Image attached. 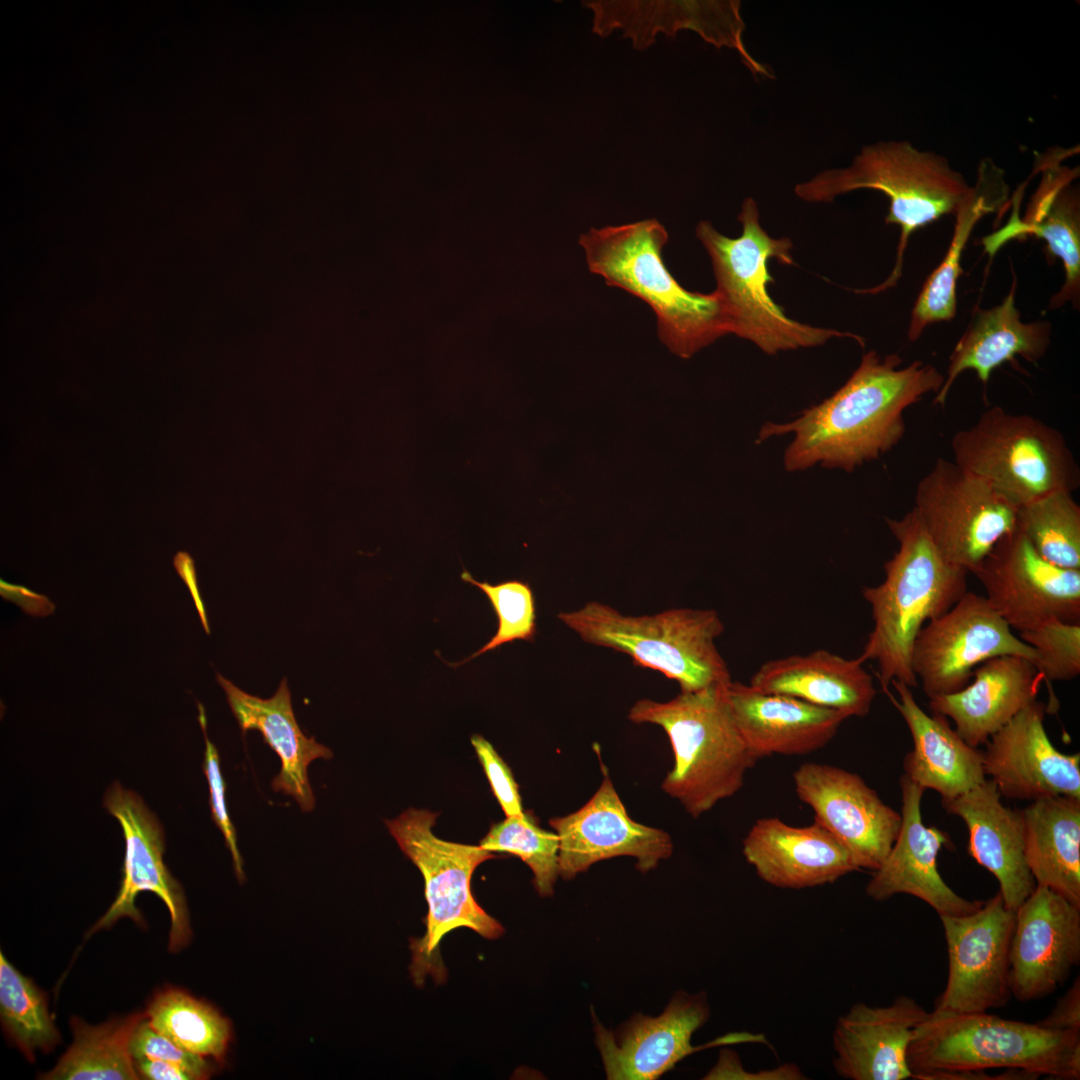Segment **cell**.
<instances>
[{
    "label": "cell",
    "mask_w": 1080,
    "mask_h": 1080,
    "mask_svg": "<svg viewBox=\"0 0 1080 1080\" xmlns=\"http://www.w3.org/2000/svg\"><path fill=\"white\" fill-rule=\"evenodd\" d=\"M897 354L881 357L871 350L830 397L804 409L787 423H765L756 444L793 434L783 455L788 472L815 465L852 472L878 459L904 436V411L929 393H937L945 380L938 369L923 361L901 367Z\"/></svg>",
    "instance_id": "1"
},
{
    "label": "cell",
    "mask_w": 1080,
    "mask_h": 1080,
    "mask_svg": "<svg viewBox=\"0 0 1080 1080\" xmlns=\"http://www.w3.org/2000/svg\"><path fill=\"white\" fill-rule=\"evenodd\" d=\"M886 524L898 550L884 564L883 582L862 589L871 606L873 629L858 656L863 662H877L884 692L893 680L917 686L911 666L915 638L927 622L943 615L967 592L968 574L939 553L914 509L900 519L886 518Z\"/></svg>",
    "instance_id": "2"
},
{
    "label": "cell",
    "mask_w": 1080,
    "mask_h": 1080,
    "mask_svg": "<svg viewBox=\"0 0 1080 1080\" xmlns=\"http://www.w3.org/2000/svg\"><path fill=\"white\" fill-rule=\"evenodd\" d=\"M912 1078L966 1079L984 1070H1022L1035 1077L1080 1078V1032L1054 1031L982 1013L928 1018L907 1049Z\"/></svg>",
    "instance_id": "3"
},
{
    "label": "cell",
    "mask_w": 1080,
    "mask_h": 1080,
    "mask_svg": "<svg viewBox=\"0 0 1080 1080\" xmlns=\"http://www.w3.org/2000/svg\"><path fill=\"white\" fill-rule=\"evenodd\" d=\"M728 685L680 692L665 702L640 699L628 713L631 722L655 724L666 732L674 765L661 787L693 818L736 794L759 760L736 723Z\"/></svg>",
    "instance_id": "4"
},
{
    "label": "cell",
    "mask_w": 1080,
    "mask_h": 1080,
    "mask_svg": "<svg viewBox=\"0 0 1080 1080\" xmlns=\"http://www.w3.org/2000/svg\"><path fill=\"white\" fill-rule=\"evenodd\" d=\"M668 241L656 219L591 228L579 238L589 271L647 303L667 348L687 359L728 334L719 296L685 289L670 273L662 252Z\"/></svg>",
    "instance_id": "5"
},
{
    "label": "cell",
    "mask_w": 1080,
    "mask_h": 1080,
    "mask_svg": "<svg viewBox=\"0 0 1080 1080\" xmlns=\"http://www.w3.org/2000/svg\"><path fill=\"white\" fill-rule=\"evenodd\" d=\"M742 233L730 238L702 220L696 227L711 259L728 334L746 339L768 355L821 346L834 338H851L864 347L857 334L816 327L788 317L771 298L768 283L774 279L768 263L776 259L793 265L792 242L787 237H771L759 223L756 201L747 197L738 215Z\"/></svg>",
    "instance_id": "6"
},
{
    "label": "cell",
    "mask_w": 1080,
    "mask_h": 1080,
    "mask_svg": "<svg viewBox=\"0 0 1080 1080\" xmlns=\"http://www.w3.org/2000/svg\"><path fill=\"white\" fill-rule=\"evenodd\" d=\"M971 186L948 159L921 151L909 141H880L863 147L847 168L829 169L797 184L795 194L807 202H831L860 189L882 192L889 199L886 224L900 228L895 264L881 284L859 293L877 294L894 287L902 275L904 253L912 233L954 214Z\"/></svg>",
    "instance_id": "7"
},
{
    "label": "cell",
    "mask_w": 1080,
    "mask_h": 1080,
    "mask_svg": "<svg viewBox=\"0 0 1080 1080\" xmlns=\"http://www.w3.org/2000/svg\"><path fill=\"white\" fill-rule=\"evenodd\" d=\"M558 618L584 642L624 653L635 665L675 680L681 692L732 681L715 644L724 624L713 609L671 608L635 616L589 601Z\"/></svg>",
    "instance_id": "8"
},
{
    "label": "cell",
    "mask_w": 1080,
    "mask_h": 1080,
    "mask_svg": "<svg viewBox=\"0 0 1080 1080\" xmlns=\"http://www.w3.org/2000/svg\"><path fill=\"white\" fill-rule=\"evenodd\" d=\"M437 816V813L411 808L395 819L385 820L390 834L420 870L425 883L426 930L410 945V971L416 983H422L427 975L436 980L444 979L439 948L443 937L454 929L469 928L489 940L504 933L501 923L476 902L471 889L477 866L495 855L480 845L436 837L432 827Z\"/></svg>",
    "instance_id": "9"
},
{
    "label": "cell",
    "mask_w": 1080,
    "mask_h": 1080,
    "mask_svg": "<svg viewBox=\"0 0 1080 1080\" xmlns=\"http://www.w3.org/2000/svg\"><path fill=\"white\" fill-rule=\"evenodd\" d=\"M951 449L958 466L987 480L1017 508L1080 486V468L1063 434L1028 414L992 406L954 434Z\"/></svg>",
    "instance_id": "10"
},
{
    "label": "cell",
    "mask_w": 1080,
    "mask_h": 1080,
    "mask_svg": "<svg viewBox=\"0 0 1080 1080\" xmlns=\"http://www.w3.org/2000/svg\"><path fill=\"white\" fill-rule=\"evenodd\" d=\"M913 509L939 553L973 574L1015 529L1017 511L987 480L944 458L919 481Z\"/></svg>",
    "instance_id": "11"
},
{
    "label": "cell",
    "mask_w": 1080,
    "mask_h": 1080,
    "mask_svg": "<svg viewBox=\"0 0 1080 1080\" xmlns=\"http://www.w3.org/2000/svg\"><path fill=\"white\" fill-rule=\"evenodd\" d=\"M1003 655L1020 656L1034 665L1037 659L1034 649L1013 634L985 596L967 591L919 631L911 666L931 699L961 690L975 667Z\"/></svg>",
    "instance_id": "12"
},
{
    "label": "cell",
    "mask_w": 1080,
    "mask_h": 1080,
    "mask_svg": "<svg viewBox=\"0 0 1080 1080\" xmlns=\"http://www.w3.org/2000/svg\"><path fill=\"white\" fill-rule=\"evenodd\" d=\"M948 953V978L933 1016L988 1012L1007 1004L1009 951L1015 911L1000 892L974 912L939 915Z\"/></svg>",
    "instance_id": "13"
},
{
    "label": "cell",
    "mask_w": 1080,
    "mask_h": 1080,
    "mask_svg": "<svg viewBox=\"0 0 1080 1080\" xmlns=\"http://www.w3.org/2000/svg\"><path fill=\"white\" fill-rule=\"evenodd\" d=\"M974 575L992 608L1019 633L1050 619L1080 622V570L1049 563L1016 528L995 544Z\"/></svg>",
    "instance_id": "14"
},
{
    "label": "cell",
    "mask_w": 1080,
    "mask_h": 1080,
    "mask_svg": "<svg viewBox=\"0 0 1080 1080\" xmlns=\"http://www.w3.org/2000/svg\"><path fill=\"white\" fill-rule=\"evenodd\" d=\"M103 806L123 830V878L115 900L87 936L111 927L124 917L143 926V916L135 900L140 892L150 891L165 903L170 914L169 951L184 948L191 938L189 913L182 886L163 861L165 834L161 823L138 794L118 781L107 788Z\"/></svg>",
    "instance_id": "15"
},
{
    "label": "cell",
    "mask_w": 1080,
    "mask_h": 1080,
    "mask_svg": "<svg viewBox=\"0 0 1080 1080\" xmlns=\"http://www.w3.org/2000/svg\"><path fill=\"white\" fill-rule=\"evenodd\" d=\"M595 1043L609 1080H653L672 1069L686 1056L711 1044L694 1047L693 1034L709 1019L705 992L677 991L664 1011L656 1016L635 1014L616 1030L605 1028L592 1011ZM760 1042L761 1035L739 1033L712 1044Z\"/></svg>",
    "instance_id": "16"
},
{
    "label": "cell",
    "mask_w": 1080,
    "mask_h": 1080,
    "mask_svg": "<svg viewBox=\"0 0 1080 1080\" xmlns=\"http://www.w3.org/2000/svg\"><path fill=\"white\" fill-rule=\"evenodd\" d=\"M793 782L799 799L813 810L814 822L846 848L857 870L878 869L897 838L901 813L858 774L836 766L803 763Z\"/></svg>",
    "instance_id": "17"
},
{
    "label": "cell",
    "mask_w": 1080,
    "mask_h": 1080,
    "mask_svg": "<svg viewBox=\"0 0 1080 1080\" xmlns=\"http://www.w3.org/2000/svg\"><path fill=\"white\" fill-rule=\"evenodd\" d=\"M559 838V876L570 880L593 864L620 856L636 859L647 873L673 853L671 836L634 821L611 779L605 775L593 796L577 811L549 820Z\"/></svg>",
    "instance_id": "18"
},
{
    "label": "cell",
    "mask_w": 1080,
    "mask_h": 1080,
    "mask_svg": "<svg viewBox=\"0 0 1080 1080\" xmlns=\"http://www.w3.org/2000/svg\"><path fill=\"white\" fill-rule=\"evenodd\" d=\"M1080 962V907L1045 886L1015 910L1009 951L1011 996L1022 1002L1054 992Z\"/></svg>",
    "instance_id": "19"
},
{
    "label": "cell",
    "mask_w": 1080,
    "mask_h": 1080,
    "mask_svg": "<svg viewBox=\"0 0 1080 1080\" xmlns=\"http://www.w3.org/2000/svg\"><path fill=\"white\" fill-rule=\"evenodd\" d=\"M1046 712L1047 706L1036 700L986 742L984 772L1001 796L1029 801L1080 797V754L1055 748L1044 726Z\"/></svg>",
    "instance_id": "20"
},
{
    "label": "cell",
    "mask_w": 1080,
    "mask_h": 1080,
    "mask_svg": "<svg viewBox=\"0 0 1080 1080\" xmlns=\"http://www.w3.org/2000/svg\"><path fill=\"white\" fill-rule=\"evenodd\" d=\"M901 789V826L897 838L866 885L865 893L874 901H886L897 894H908L930 905L938 915H966L977 910L983 901L958 895L941 877L937 857L942 847L952 841L947 832L926 826L922 820L921 801L925 789L905 774Z\"/></svg>",
    "instance_id": "21"
},
{
    "label": "cell",
    "mask_w": 1080,
    "mask_h": 1080,
    "mask_svg": "<svg viewBox=\"0 0 1080 1080\" xmlns=\"http://www.w3.org/2000/svg\"><path fill=\"white\" fill-rule=\"evenodd\" d=\"M929 1013L913 998L900 995L893 1003L873 1007L858 1002L836 1022L832 1044L833 1067L849 1080L912 1078L907 1049L913 1030Z\"/></svg>",
    "instance_id": "22"
},
{
    "label": "cell",
    "mask_w": 1080,
    "mask_h": 1080,
    "mask_svg": "<svg viewBox=\"0 0 1080 1080\" xmlns=\"http://www.w3.org/2000/svg\"><path fill=\"white\" fill-rule=\"evenodd\" d=\"M1042 179L1031 198L1023 219L1013 213L1006 226L983 239L985 251L992 257L1008 240L1028 235L1046 243V253L1059 258L1064 267L1065 281L1050 300L1048 309L1055 310L1067 302L1079 308L1080 297V202L1078 189L1072 185L1076 169L1061 166L1058 161L1042 160L1036 165Z\"/></svg>",
    "instance_id": "23"
},
{
    "label": "cell",
    "mask_w": 1080,
    "mask_h": 1080,
    "mask_svg": "<svg viewBox=\"0 0 1080 1080\" xmlns=\"http://www.w3.org/2000/svg\"><path fill=\"white\" fill-rule=\"evenodd\" d=\"M582 4L593 12V33L606 37L620 30L636 50L650 47L659 33L675 38L678 31L687 29L716 47L738 49L748 66L753 65L741 41L744 24L737 1L593 0Z\"/></svg>",
    "instance_id": "24"
},
{
    "label": "cell",
    "mask_w": 1080,
    "mask_h": 1080,
    "mask_svg": "<svg viewBox=\"0 0 1080 1080\" xmlns=\"http://www.w3.org/2000/svg\"><path fill=\"white\" fill-rule=\"evenodd\" d=\"M742 845L758 877L778 888L831 884L857 870L846 848L816 822L796 827L777 817L760 818Z\"/></svg>",
    "instance_id": "25"
},
{
    "label": "cell",
    "mask_w": 1080,
    "mask_h": 1080,
    "mask_svg": "<svg viewBox=\"0 0 1080 1080\" xmlns=\"http://www.w3.org/2000/svg\"><path fill=\"white\" fill-rule=\"evenodd\" d=\"M941 804L966 824L970 856L994 875L1005 906L1015 911L1036 887L1025 859L1021 810L1006 807L990 779Z\"/></svg>",
    "instance_id": "26"
},
{
    "label": "cell",
    "mask_w": 1080,
    "mask_h": 1080,
    "mask_svg": "<svg viewBox=\"0 0 1080 1080\" xmlns=\"http://www.w3.org/2000/svg\"><path fill=\"white\" fill-rule=\"evenodd\" d=\"M961 690L929 699L935 714L950 718L956 732L978 748L1037 700L1043 676L1026 658L1003 655L981 663Z\"/></svg>",
    "instance_id": "27"
},
{
    "label": "cell",
    "mask_w": 1080,
    "mask_h": 1080,
    "mask_svg": "<svg viewBox=\"0 0 1080 1080\" xmlns=\"http://www.w3.org/2000/svg\"><path fill=\"white\" fill-rule=\"evenodd\" d=\"M728 699L736 723L758 759L806 755L825 747L847 719L840 711L801 699L763 693L731 681Z\"/></svg>",
    "instance_id": "28"
},
{
    "label": "cell",
    "mask_w": 1080,
    "mask_h": 1080,
    "mask_svg": "<svg viewBox=\"0 0 1080 1080\" xmlns=\"http://www.w3.org/2000/svg\"><path fill=\"white\" fill-rule=\"evenodd\" d=\"M891 684L898 697L889 690L885 693L913 740V749L903 760L904 774L925 790L936 791L941 800L955 798L983 783L987 779L983 751L967 744L945 716L925 713L909 686L897 680Z\"/></svg>",
    "instance_id": "29"
},
{
    "label": "cell",
    "mask_w": 1080,
    "mask_h": 1080,
    "mask_svg": "<svg viewBox=\"0 0 1080 1080\" xmlns=\"http://www.w3.org/2000/svg\"><path fill=\"white\" fill-rule=\"evenodd\" d=\"M229 707L242 731H259L264 741L279 756L281 769L272 780V789L295 799L304 812L314 809L315 797L308 778V767L318 758L330 759L332 751L301 731L291 704L287 680L275 692L262 699L248 694L217 673Z\"/></svg>",
    "instance_id": "30"
},
{
    "label": "cell",
    "mask_w": 1080,
    "mask_h": 1080,
    "mask_svg": "<svg viewBox=\"0 0 1080 1080\" xmlns=\"http://www.w3.org/2000/svg\"><path fill=\"white\" fill-rule=\"evenodd\" d=\"M1017 280L1003 301L990 309L975 308L970 323L956 343L941 389L933 405L944 406L956 379L966 370L975 371L986 385L994 369L1016 356L1036 364L1044 357L1052 326L1047 321L1025 323L1015 305Z\"/></svg>",
    "instance_id": "31"
},
{
    "label": "cell",
    "mask_w": 1080,
    "mask_h": 1080,
    "mask_svg": "<svg viewBox=\"0 0 1080 1080\" xmlns=\"http://www.w3.org/2000/svg\"><path fill=\"white\" fill-rule=\"evenodd\" d=\"M857 657L846 659L826 650L765 662L749 685L763 693L795 697L840 711L847 718L869 714L877 691Z\"/></svg>",
    "instance_id": "32"
},
{
    "label": "cell",
    "mask_w": 1080,
    "mask_h": 1080,
    "mask_svg": "<svg viewBox=\"0 0 1080 1080\" xmlns=\"http://www.w3.org/2000/svg\"><path fill=\"white\" fill-rule=\"evenodd\" d=\"M1008 194L1004 171L989 159L983 160L975 185L954 213L956 220L949 248L916 299L907 334L910 341H917L930 324L955 317L961 258L969 237L981 218L1006 203Z\"/></svg>",
    "instance_id": "33"
},
{
    "label": "cell",
    "mask_w": 1080,
    "mask_h": 1080,
    "mask_svg": "<svg viewBox=\"0 0 1080 1080\" xmlns=\"http://www.w3.org/2000/svg\"><path fill=\"white\" fill-rule=\"evenodd\" d=\"M1021 812L1025 859L1036 885L1080 907V797L1036 799Z\"/></svg>",
    "instance_id": "34"
},
{
    "label": "cell",
    "mask_w": 1080,
    "mask_h": 1080,
    "mask_svg": "<svg viewBox=\"0 0 1080 1080\" xmlns=\"http://www.w3.org/2000/svg\"><path fill=\"white\" fill-rule=\"evenodd\" d=\"M145 1013L91 1026L77 1017L70 1021L73 1042L44 1080H137L130 1040Z\"/></svg>",
    "instance_id": "35"
},
{
    "label": "cell",
    "mask_w": 1080,
    "mask_h": 1080,
    "mask_svg": "<svg viewBox=\"0 0 1080 1080\" xmlns=\"http://www.w3.org/2000/svg\"><path fill=\"white\" fill-rule=\"evenodd\" d=\"M144 1013L155 1030L183 1049L225 1063L232 1027L213 1006L170 987L158 991Z\"/></svg>",
    "instance_id": "36"
},
{
    "label": "cell",
    "mask_w": 1080,
    "mask_h": 1080,
    "mask_svg": "<svg viewBox=\"0 0 1080 1080\" xmlns=\"http://www.w3.org/2000/svg\"><path fill=\"white\" fill-rule=\"evenodd\" d=\"M0 1018L5 1034L29 1061L61 1040L47 997L0 953Z\"/></svg>",
    "instance_id": "37"
},
{
    "label": "cell",
    "mask_w": 1080,
    "mask_h": 1080,
    "mask_svg": "<svg viewBox=\"0 0 1080 1080\" xmlns=\"http://www.w3.org/2000/svg\"><path fill=\"white\" fill-rule=\"evenodd\" d=\"M1015 528L1049 563L1080 570V506L1058 490L1017 508Z\"/></svg>",
    "instance_id": "38"
},
{
    "label": "cell",
    "mask_w": 1080,
    "mask_h": 1080,
    "mask_svg": "<svg viewBox=\"0 0 1080 1080\" xmlns=\"http://www.w3.org/2000/svg\"><path fill=\"white\" fill-rule=\"evenodd\" d=\"M489 852L518 856L533 872V884L541 897L553 895L559 876V838L555 832L540 827L532 811L506 816L493 824L479 844Z\"/></svg>",
    "instance_id": "39"
},
{
    "label": "cell",
    "mask_w": 1080,
    "mask_h": 1080,
    "mask_svg": "<svg viewBox=\"0 0 1080 1080\" xmlns=\"http://www.w3.org/2000/svg\"><path fill=\"white\" fill-rule=\"evenodd\" d=\"M461 579L479 588L488 598L498 626L495 634L479 650L454 667L465 664L486 652L517 640L533 641L537 633L536 602L529 583L521 580H508L495 585L480 582L468 571L461 573Z\"/></svg>",
    "instance_id": "40"
},
{
    "label": "cell",
    "mask_w": 1080,
    "mask_h": 1080,
    "mask_svg": "<svg viewBox=\"0 0 1080 1080\" xmlns=\"http://www.w3.org/2000/svg\"><path fill=\"white\" fill-rule=\"evenodd\" d=\"M1019 638L1036 652L1035 667L1048 685L1080 674V622L1050 619Z\"/></svg>",
    "instance_id": "41"
},
{
    "label": "cell",
    "mask_w": 1080,
    "mask_h": 1080,
    "mask_svg": "<svg viewBox=\"0 0 1080 1080\" xmlns=\"http://www.w3.org/2000/svg\"><path fill=\"white\" fill-rule=\"evenodd\" d=\"M198 709V720L205 740L203 773L206 776L209 788V805L212 820L225 839L226 846L232 857L236 877L242 883L245 880L243 859L237 846L236 830L226 807L225 791L227 786L220 767L219 753L216 746L209 740L205 709L201 703H198Z\"/></svg>",
    "instance_id": "42"
},
{
    "label": "cell",
    "mask_w": 1080,
    "mask_h": 1080,
    "mask_svg": "<svg viewBox=\"0 0 1080 1080\" xmlns=\"http://www.w3.org/2000/svg\"><path fill=\"white\" fill-rule=\"evenodd\" d=\"M130 1053L132 1058L145 1056L177 1065L189 1072L194 1080L208 1079L216 1069L205 1057L183 1049L155 1030L146 1015L133 1031Z\"/></svg>",
    "instance_id": "43"
},
{
    "label": "cell",
    "mask_w": 1080,
    "mask_h": 1080,
    "mask_svg": "<svg viewBox=\"0 0 1080 1080\" xmlns=\"http://www.w3.org/2000/svg\"><path fill=\"white\" fill-rule=\"evenodd\" d=\"M471 743L490 783L492 792L506 816L522 814V800L519 785L506 762L500 757L492 744L483 736L475 734Z\"/></svg>",
    "instance_id": "44"
},
{
    "label": "cell",
    "mask_w": 1080,
    "mask_h": 1080,
    "mask_svg": "<svg viewBox=\"0 0 1080 1080\" xmlns=\"http://www.w3.org/2000/svg\"><path fill=\"white\" fill-rule=\"evenodd\" d=\"M1054 1031L1080 1032V980L1073 982L1069 990L1058 999L1052 1011L1037 1022Z\"/></svg>",
    "instance_id": "45"
},
{
    "label": "cell",
    "mask_w": 1080,
    "mask_h": 1080,
    "mask_svg": "<svg viewBox=\"0 0 1080 1080\" xmlns=\"http://www.w3.org/2000/svg\"><path fill=\"white\" fill-rule=\"evenodd\" d=\"M0 594L6 601L17 604L32 617H46L55 611V604L45 595L24 586L0 581Z\"/></svg>",
    "instance_id": "46"
},
{
    "label": "cell",
    "mask_w": 1080,
    "mask_h": 1080,
    "mask_svg": "<svg viewBox=\"0 0 1080 1080\" xmlns=\"http://www.w3.org/2000/svg\"><path fill=\"white\" fill-rule=\"evenodd\" d=\"M133 1062L141 1079L194 1080L189 1072L166 1061L140 1056L133 1058Z\"/></svg>",
    "instance_id": "47"
},
{
    "label": "cell",
    "mask_w": 1080,
    "mask_h": 1080,
    "mask_svg": "<svg viewBox=\"0 0 1080 1080\" xmlns=\"http://www.w3.org/2000/svg\"><path fill=\"white\" fill-rule=\"evenodd\" d=\"M173 565H174L177 573L179 574V576L182 578V580L186 583L187 587L189 588V591H190L191 596L193 598L194 604H195V606L197 608V611H198L201 623L203 625V628L206 631V633L209 634L210 629H209V625H208L205 606H204L203 600H202V598L200 596L198 585H197V575H196V570H195V565H194L193 558L188 553H186L184 551H180L175 555V557L173 559Z\"/></svg>",
    "instance_id": "48"
}]
</instances>
